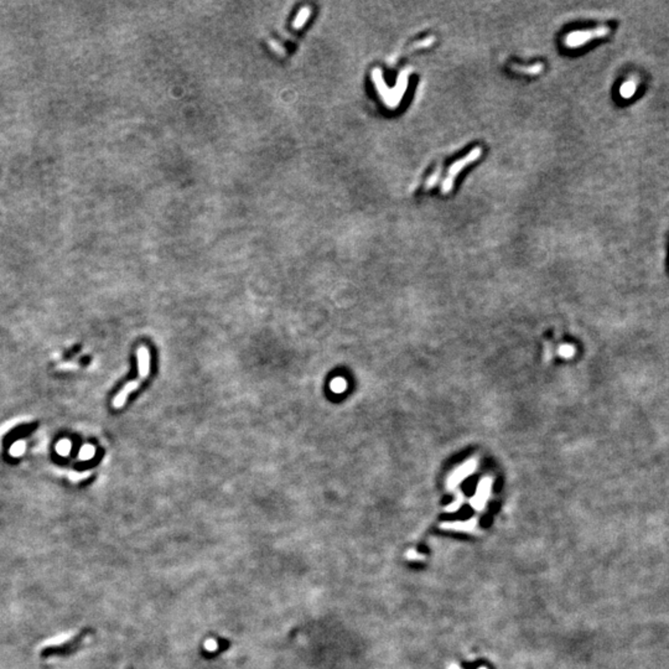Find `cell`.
Returning <instances> with one entry per match:
<instances>
[{
  "label": "cell",
  "instance_id": "3957f363",
  "mask_svg": "<svg viewBox=\"0 0 669 669\" xmlns=\"http://www.w3.org/2000/svg\"><path fill=\"white\" fill-rule=\"evenodd\" d=\"M480 155H481V149L480 148H475L474 150L470 151L469 155H466L465 158L453 162L451 166L449 167V171H447L446 178L444 179L443 185H441V192H443V194H449V192L451 191L453 183H455L456 176L463 171L465 166H467V165L472 164V162L477 160V159L480 158Z\"/></svg>",
  "mask_w": 669,
  "mask_h": 669
},
{
  "label": "cell",
  "instance_id": "277c9868",
  "mask_svg": "<svg viewBox=\"0 0 669 669\" xmlns=\"http://www.w3.org/2000/svg\"><path fill=\"white\" fill-rule=\"evenodd\" d=\"M610 29L606 26H598L595 29L584 30V31H574L567 35L564 39L565 46L569 49H578L583 45L590 43L594 39H601L609 35Z\"/></svg>",
  "mask_w": 669,
  "mask_h": 669
},
{
  "label": "cell",
  "instance_id": "6da1fadb",
  "mask_svg": "<svg viewBox=\"0 0 669 669\" xmlns=\"http://www.w3.org/2000/svg\"><path fill=\"white\" fill-rule=\"evenodd\" d=\"M136 360H138V372H139L138 379L131 380V382L127 383V384L124 385V388L117 394L116 398L113 400V407L116 408V409L123 408V405H124L125 402H127L129 394L133 393L135 389L140 387L142 383L147 379L148 376H149L150 361H151L149 349H148L145 346L139 347V348L136 349Z\"/></svg>",
  "mask_w": 669,
  "mask_h": 669
},
{
  "label": "cell",
  "instance_id": "7a4b0ae2",
  "mask_svg": "<svg viewBox=\"0 0 669 669\" xmlns=\"http://www.w3.org/2000/svg\"><path fill=\"white\" fill-rule=\"evenodd\" d=\"M87 633H88V629H83V631L78 632L74 638H71V640L68 641H65V642H62L61 645L44 648L43 651H41V658L72 656V654L76 653V652L80 649L83 640L87 637Z\"/></svg>",
  "mask_w": 669,
  "mask_h": 669
},
{
  "label": "cell",
  "instance_id": "8992f818",
  "mask_svg": "<svg viewBox=\"0 0 669 669\" xmlns=\"http://www.w3.org/2000/svg\"><path fill=\"white\" fill-rule=\"evenodd\" d=\"M543 66L540 63H537V65H533L531 67H520V66H513V69L517 72H520V74H528V75H536L539 74L542 71Z\"/></svg>",
  "mask_w": 669,
  "mask_h": 669
},
{
  "label": "cell",
  "instance_id": "5b68a950",
  "mask_svg": "<svg viewBox=\"0 0 669 669\" xmlns=\"http://www.w3.org/2000/svg\"><path fill=\"white\" fill-rule=\"evenodd\" d=\"M635 92H636V83H635L633 81H627L626 83H623V85L621 86L620 93L622 97L629 98Z\"/></svg>",
  "mask_w": 669,
  "mask_h": 669
}]
</instances>
